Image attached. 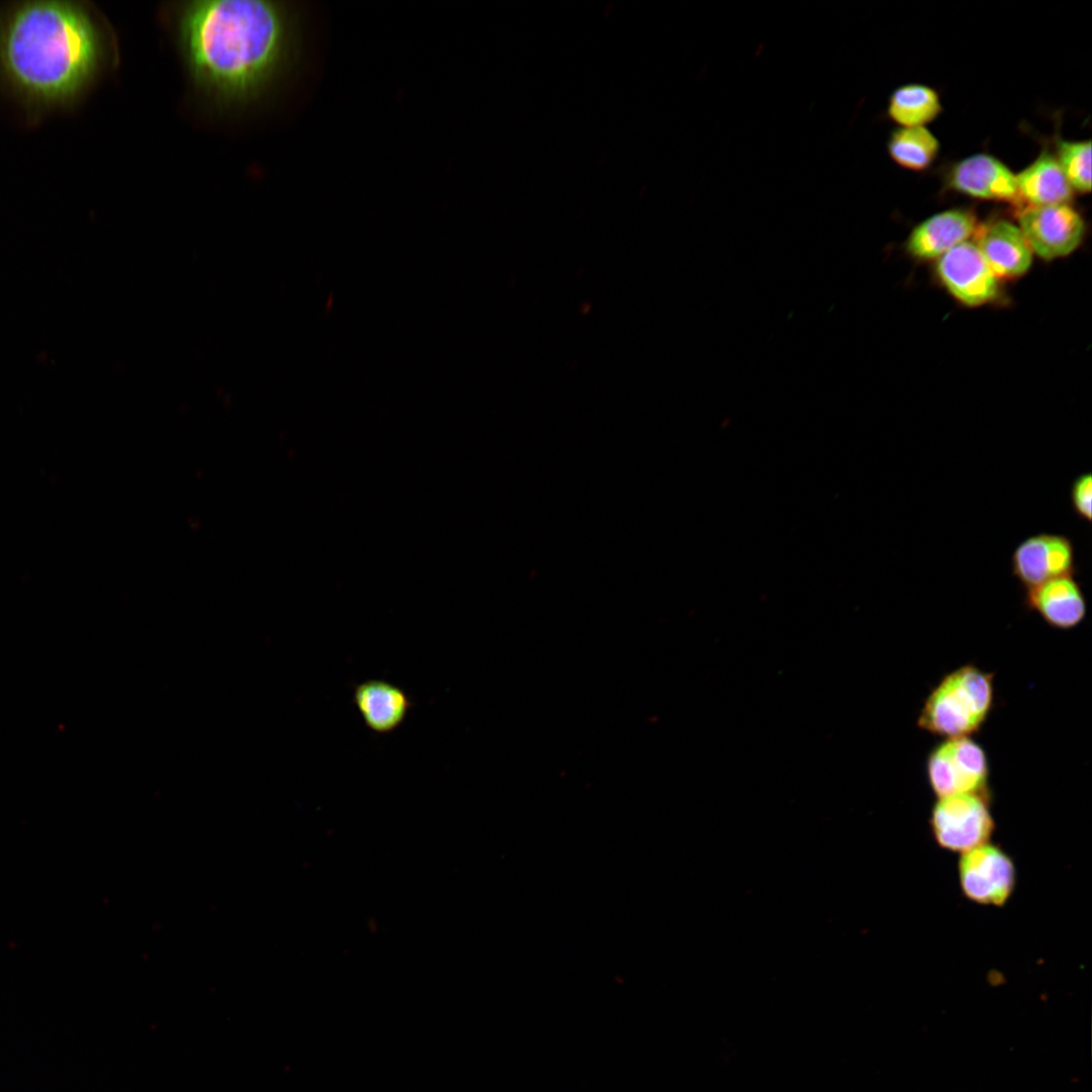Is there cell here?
<instances>
[{
	"label": "cell",
	"mask_w": 1092,
	"mask_h": 1092,
	"mask_svg": "<svg viewBox=\"0 0 1092 1092\" xmlns=\"http://www.w3.org/2000/svg\"><path fill=\"white\" fill-rule=\"evenodd\" d=\"M104 49L97 19L81 2H19L0 16V78L33 107L76 99L97 74Z\"/></svg>",
	"instance_id": "cell-1"
},
{
	"label": "cell",
	"mask_w": 1092,
	"mask_h": 1092,
	"mask_svg": "<svg viewBox=\"0 0 1092 1092\" xmlns=\"http://www.w3.org/2000/svg\"><path fill=\"white\" fill-rule=\"evenodd\" d=\"M293 32L290 10L271 1H195L179 15L180 43L192 78L225 100L260 92L287 64Z\"/></svg>",
	"instance_id": "cell-2"
},
{
	"label": "cell",
	"mask_w": 1092,
	"mask_h": 1092,
	"mask_svg": "<svg viewBox=\"0 0 1092 1092\" xmlns=\"http://www.w3.org/2000/svg\"><path fill=\"white\" fill-rule=\"evenodd\" d=\"M994 705V673L973 663L940 678L924 700L917 726L934 736L972 737L987 721Z\"/></svg>",
	"instance_id": "cell-3"
},
{
	"label": "cell",
	"mask_w": 1092,
	"mask_h": 1092,
	"mask_svg": "<svg viewBox=\"0 0 1092 1092\" xmlns=\"http://www.w3.org/2000/svg\"><path fill=\"white\" fill-rule=\"evenodd\" d=\"M925 769L937 798L989 792L988 756L972 737L943 739L929 751Z\"/></svg>",
	"instance_id": "cell-4"
},
{
	"label": "cell",
	"mask_w": 1092,
	"mask_h": 1092,
	"mask_svg": "<svg viewBox=\"0 0 1092 1092\" xmlns=\"http://www.w3.org/2000/svg\"><path fill=\"white\" fill-rule=\"evenodd\" d=\"M930 827L938 845L951 851L964 853L988 843L995 828L989 792L937 798Z\"/></svg>",
	"instance_id": "cell-5"
},
{
	"label": "cell",
	"mask_w": 1092,
	"mask_h": 1092,
	"mask_svg": "<svg viewBox=\"0 0 1092 1092\" xmlns=\"http://www.w3.org/2000/svg\"><path fill=\"white\" fill-rule=\"evenodd\" d=\"M1017 220L1032 254L1043 260L1072 254L1085 235L1083 217L1069 203L1026 205L1018 211Z\"/></svg>",
	"instance_id": "cell-6"
},
{
	"label": "cell",
	"mask_w": 1092,
	"mask_h": 1092,
	"mask_svg": "<svg viewBox=\"0 0 1092 1092\" xmlns=\"http://www.w3.org/2000/svg\"><path fill=\"white\" fill-rule=\"evenodd\" d=\"M936 273L952 297L967 306L984 305L998 295L999 278L974 241L964 242L939 257Z\"/></svg>",
	"instance_id": "cell-7"
},
{
	"label": "cell",
	"mask_w": 1092,
	"mask_h": 1092,
	"mask_svg": "<svg viewBox=\"0 0 1092 1092\" xmlns=\"http://www.w3.org/2000/svg\"><path fill=\"white\" fill-rule=\"evenodd\" d=\"M959 878L963 893L970 900L1002 906L1013 892L1015 868L1001 848L985 843L963 853Z\"/></svg>",
	"instance_id": "cell-8"
},
{
	"label": "cell",
	"mask_w": 1092,
	"mask_h": 1092,
	"mask_svg": "<svg viewBox=\"0 0 1092 1092\" xmlns=\"http://www.w3.org/2000/svg\"><path fill=\"white\" fill-rule=\"evenodd\" d=\"M1075 546L1062 534L1038 533L1023 539L1013 549L1010 569L1013 577L1028 589L1050 579L1075 575Z\"/></svg>",
	"instance_id": "cell-9"
},
{
	"label": "cell",
	"mask_w": 1092,
	"mask_h": 1092,
	"mask_svg": "<svg viewBox=\"0 0 1092 1092\" xmlns=\"http://www.w3.org/2000/svg\"><path fill=\"white\" fill-rule=\"evenodd\" d=\"M946 185L973 198L1015 202L1019 199L1015 174L989 154H975L954 163Z\"/></svg>",
	"instance_id": "cell-10"
},
{
	"label": "cell",
	"mask_w": 1092,
	"mask_h": 1092,
	"mask_svg": "<svg viewBox=\"0 0 1092 1092\" xmlns=\"http://www.w3.org/2000/svg\"><path fill=\"white\" fill-rule=\"evenodd\" d=\"M1023 605L1058 630L1076 628L1087 614L1085 595L1074 575L1056 577L1025 589Z\"/></svg>",
	"instance_id": "cell-11"
},
{
	"label": "cell",
	"mask_w": 1092,
	"mask_h": 1092,
	"mask_svg": "<svg viewBox=\"0 0 1092 1092\" xmlns=\"http://www.w3.org/2000/svg\"><path fill=\"white\" fill-rule=\"evenodd\" d=\"M978 222L975 214L964 208L937 212L918 223L906 241V250L920 260L938 259L956 246L974 237Z\"/></svg>",
	"instance_id": "cell-12"
},
{
	"label": "cell",
	"mask_w": 1092,
	"mask_h": 1092,
	"mask_svg": "<svg viewBox=\"0 0 1092 1092\" xmlns=\"http://www.w3.org/2000/svg\"><path fill=\"white\" fill-rule=\"evenodd\" d=\"M974 243L998 278H1016L1032 263V252L1020 229L1000 219L978 225Z\"/></svg>",
	"instance_id": "cell-13"
},
{
	"label": "cell",
	"mask_w": 1092,
	"mask_h": 1092,
	"mask_svg": "<svg viewBox=\"0 0 1092 1092\" xmlns=\"http://www.w3.org/2000/svg\"><path fill=\"white\" fill-rule=\"evenodd\" d=\"M354 703L365 725L380 734L395 730L411 708L404 691L382 679H368L357 685Z\"/></svg>",
	"instance_id": "cell-14"
},
{
	"label": "cell",
	"mask_w": 1092,
	"mask_h": 1092,
	"mask_svg": "<svg viewBox=\"0 0 1092 1092\" xmlns=\"http://www.w3.org/2000/svg\"><path fill=\"white\" fill-rule=\"evenodd\" d=\"M1015 178L1019 199L1027 205L1068 204L1073 198L1074 190L1055 155L1046 150Z\"/></svg>",
	"instance_id": "cell-15"
},
{
	"label": "cell",
	"mask_w": 1092,
	"mask_h": 1092,
	"mask_svg": "<svg viewBox=\"0 0 1092 1092\" xmlns=\"http://www.w3.org/2000/svg\"><path fill=\"white\" fill-rule=\"evenodd\" d=\"M938 93L923 84H906L890 96L888 114L900 127L925 126L941 112Z\"/></svg>",
	"instance_id": "cell-16"
},
{
	"label": "cell",
	"mask_w": 1092,
	"mask_h": 1092,
	"mask_svg": "<svg viewBox=\"0 0 1092 1092\" xmlns=\"http://www.w3.org/2000/svg\"><path fill=\"white\" fill-rule=\"evenodd\" d=\"M939 142L925 126L899 127L888 142L891 159L911 171L927 169L937 157Z\"/></svg>",
	"instance_id": "cell-17"
},
{
	"label": "cell",
	"mask_w": 1092,
	"mask_h": 1092,
	"mask_svg": "<svg viewBox=\"0 0 1092 1092\" xmlns=\"http://www.w3.org/2000/svg\"><path fill=\"white\" fill-rule=\"evenodd\" d=\"M1056 159L1074 191L1089 193L1091 190V142H1057Z\"/></svg>",
	"instance_id": "cell-18"
},
{
	"label": "cell",
	"mask_w": 1092,
	"mask_h": 1092,
	"mask_svg": "<svg viewBox=\"0 0 1092 1092\" xmlns=\"http://www.w3.org/2000/svg\"><path fill=\"white\" fill-rule=\"evenodd\" d=\"M1092 475L1089 471L1079 474L1074 478L1070 488V500L1074 514L1087 523L1092 520L1091 514Z\"/></svg>",
	"instance_id": "cell-19"
}]
</instances>
